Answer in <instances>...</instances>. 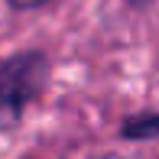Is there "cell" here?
I'll return each mask as SVG.
<instances>
[{
    "instance_id": "obj_1",
    "label": "cell",
    "mask_w": 159,
    "mask_h": 159,
    "mask_svg": "<svg viewBox=\"0 0 159 159\" xmlns=\"http://www.w3.org/2000/svg\"><path fill=\"white\" fill-rule=\"evenodd\" d=\"M49 81V59L42 52H16L0 62V127H13L26 104L42 94Z\"/></svg>"
},
{
    "instance_id": "obj_2",
    "label": "cell",
    "mask_w": 159,
    "mask_h": 159,
    "mask_svg": "<svg viewBox=\"0 0 159 159\" xmlns=\"http://www.w3.org/2000/svg\"><path fill=\"white\" fill-rule=\"evenodd\" d=\"M120 136L124 140H153V136H159V114H136V117L124 120Z\"/></svg>"
},
{
    "instance_id": "obj_3",
    "label": "cell",
    "mask_w": 159,
    "mask_h": 159,
    "mask_svg": "<svg viewBox=\"0 0 159 159\" xmlns=\"http://www.w3.org/2000/svg\"><path fill=\"white\" fill-rule=\"evenodd\" d=\"M42 3H49V0H10L13 10H36V7H42Z\"/></svg>"
},
{
    "instance_id": "obj_4",
    "label": "cell",
    "mask_w": 159,
    "mask_h": 159,
    "mask_svg": "<svg viewBox=\"0 0 159 159\" xmlns=\"http://www.w3.org/2000/svg\"><path fill=\"white\" fill-rule=\"evenodd\" d=\"M130 3H146V0H130Z\"/></svg>"
}]
</instances>
